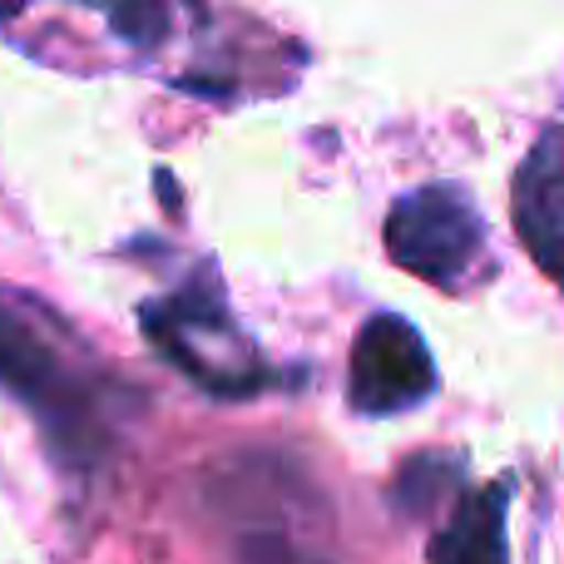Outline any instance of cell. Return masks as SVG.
Listing matches in <instances>:
<instances>
[{
  "label": "cell",
  "instance_id": "6da1fadb",
  "mask_svg": "<svg viewBox=\"0 0 564 564\" xmlns=\"http://www.w3.org/2000/svg\"><path fill=\"white\" fill-rule=\"evenodd\" d=\"M139 317H144V332L159 357L214 397L238 401L263 387H278V371L258 357L248 332L224 307L218 288H204V278L149 302Z\"/></svg>",
  "mask_w": 564,
  "mask_h": 564
},
{
  "label": "cell",
  "instance_id": "7a4b0ae2",
  "mask_svg": "<svg viewBox=\"0 0 564 564\" xmlns=\"http://www.w3.org/2000/svg\"><path fill=\"white\" fill-rule=\"evenodd\" d=\"M381 238H387L391 263L446 292H466L486 258V224L470 194L456 184H421L401 194Z\"/></svg>",
  "mask_w": 564,
  "mask_h": 564
},
{
  "label": "cell",
  "instance_id": "3957f363",
  "mask_svg": "<svg viewBox=\"0 0 564 564\" xmlns=\"http://www.w3.org/2000/svg\"><path fill=\"white\" fill-rule=\"evenodd\" d=\"M0 387L15 401H25L30 411H40V421L50 426V436L59 446L89 451L99 436V411L95 391L65 361V351L35 327L20 307H10L0 297Z\"/></svg>",
  "mask_w": 564,
  "mask_h": 564
},
{
  "label": "cell",
  "instance_id": "277c9868",
  "mask_svg": "<svg viewBox=\"0 0 564 564\" xmlns=\"http://www.w3.org/2000/svg\"><path fill=\"white\" fill-rule=\"evenodd\" d=\"M436 361L416 322L397 312H377L357 327L347 367V406L357 416H397L436 397Z\"/></svg>",
  "mask_w": 564,
  "mask_h": 564
},
{
  "label": "cell",
  "instance_id": "5b68a950",
  "mask_svg": "<svg viewBox=\"0 0 564 564\" xmlns=\"http://www.w3.org/2000/svg\"><path fill=\"white\" fill-rule=\"evenodd\" d=\"M516 228L530 258L564 282V124L545 129L516 174Z\"/></svg>",
  "mask_w": 564,
  "mask_h": 564
},
{
  "label": "cell",
  "instance_id": "8992f818",
  "mask_svg": "<svg viewBox=\"0 0 564 564\" xmlns=\"http://www.w3.org/2000/svg\"><path fill=\"white\" fill-rule=\"evenodd\" d=\"M510 516V480H490L480 490H466L451 510V520L431 535L426 560L431 564H510L506 540Z\"/></svg>",
  "mask_w": 564,
  "mask_h": 564
},
{
  "label": "cell",
  "instance_id": "52a82bcc",
  "mask_svg": "<svg viewBox=\"0 0 564 564\" xmlns=\"http://www.w3.org/2000/svg\"><path fill=\"white\" fill-rule=\"evenodd\" d=\"M456 480H460V460H446V456H436V451H426V456H411L406 466H401L397 486H391V500H397L406 516H421V510L436 506Z\"/></svg>",
  "mask_w": 564,
  "mask_h": 564
},
{
  "label": "cell",
  "instance_id": "ba28073f",
  "mask_svg": "<svg viewBox=\"0 0 564 564\" xmlns=\"http://www.w3.org/2000/svg\"><path fill=\"white\" fill-rule=\"evenodd\" d=\"M243 564H322V560L297 550L288 535H253L243 545Z\"/></svg>",
  "mask_w": 564,
  "mask_h": 564
}]
</instances>
